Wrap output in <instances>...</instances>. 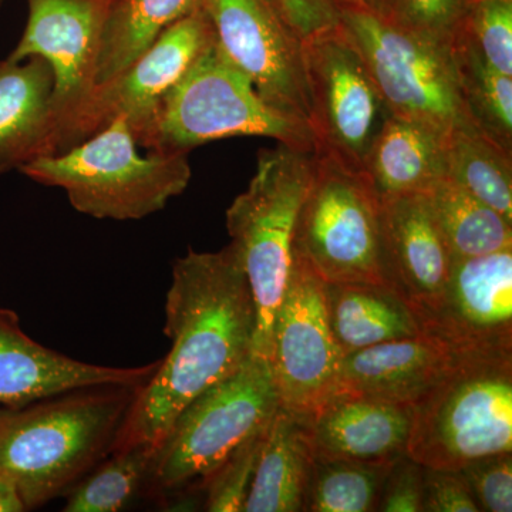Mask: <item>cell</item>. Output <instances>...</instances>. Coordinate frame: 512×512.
Listing matches in <instances>:
<instances>
[{
  "label": "cell",
  "instance_id": "ba28073f",
  "mask_svg": "<svg viewBox=\"0 0 512 512\" xmlns=\"http://www.w3.org/2000/svg\"><path fill=\"white\" fill-rule=\"evenodd\" d=\"M279 409L271 363L249 356L237 372L181 410L154 451L150 485L165 491L200 490L204 481Z\"/></svg>",
  "mask_w": 512,
  "mask_h": 512
},
{
  "label": "cell",
  "instance_id": "8fae6325",
  "mask_svg": "<svg viewBox=\"0 0 512 512\" xmlns=\"http://www.w3.org/2000/svg\"><path fill=\"white\" fill-rule=\"evenodd\" d=\"M343 356L330 330L323 281L293 255L269 355L279 407L308 420L339 393Z\"/></svg>",
  "mask_w": 512,
  "mask_h": 512
},
{
  "label": "cell",
  "instance_id": "7a4b0ae2",
  "mask_svg": "<svg viewBox=\"0 0 512 512\" xmlns=\"http://www.w3.org/2000/svg\"><path fill=\"white\" fill-rule=\"evenodd\" d=\"M137 390L86 387L0 410V474L16 485L26 510L69 493L113 451Z\"/></svg>",
  "mask_w": 512,
  "mask_h": 512
},
{
  "label": "cell",
  "instance_id": "603a6c76",
  "mask_svg": "<svg viewBox=\"0 0 512 512\" xmlns=\"http://www.w3.org/2000/svg\"><path fill=\"white\" fill-rule=\"evenodd\" d=\"M323 295L330 330L343 355L423 335L412 308L386 286L323 282Z\"/></svg>",
  "mask_w": 512,
  "mask_h": 512
},
{
  "label": "cell",
  "instance_id": "74e56055",
  "mask_svg": "<svg viewBox=\"0 0 512 512\" xmlns=\"http://www.w3.org/2000/svg\"><path fill=\"white\" fill-rule=\"evenodd\" d=\"M360 2H362L363 8L370 10V12L384 20H389L396 0H360Z\"/></svg>",
  "mask_w": 512,
  "mask_h": 512
},
{
  "label": "cell",
  "instance_id": "83f0119b",
  "mask_svg": "<svg viewBox=\"0 0 512 512\" xmlns=\"http://www.w3.org/2000/svg\"><path fill=\"white\" fill-rule=\"evenodd\" d=\"M394 461L367 463L315 456L303 512L377 511Z\"/></svg>",
  "mask_w": 512,
  "mask_h": 512
},
{
  "label": "cell",
  "instance_id": "6da1fadb",
  "mask_svg": "<svg viewBox=\"0 0 512 512\" xmlns=\"http://www.w3.org/2000/svg\"><path fill=\"white\" fill-rule=\"evenodd\" d=\"M164 311L170 352L138 387L113 451L156 448L191 400L237 372L252 355L255 303L231 244L218 252L190 249L175 259Z\"/></svg>",
  "mask_w": 512,
  "mask_h": 512
},
{
  "label": "cell",
  "instance_id": "8992f818",
  "mask_svg": "<svg viewBox=\"0 0 512 512\" xmlns=\"http://www.w3.org/2000/svg\"><path fill=\"white\" fill-rule=\"evenodd\" d=\"M406 454L424 467L461 470L512 451V350L461 353L412 404Z\"/></svg>",
  "mask_w": 512,
  "mask_h": 512
},
{
  "label": "cell",
  "instance_id": "484cf974",
  "mask_svg": "<svg viewBox=\"0 0 512 512\" xmlns=\"http://www.w3.org/2000/svg\"><path fill=\"white\" fill-rule=\"evenodd\" d=\"M458 92L474 126L512 153V77L493 69L460 30L451 42Z\"/></svg>",
  "mask_w": 512,
  "mask_h": 512
},
{
  "label": "cell",
  "instance_id": "9a60e30c",
  "mask_svg": "<svg viewBox=\"0 0 512 512\" xmlns=\"http://www.w3.org/2000/svg\"><path fill=\"white\" fill-rule=\"evenodd\" d=\"M417 320L457 353L512 350V248L454 258L439 301Z\"/></svg>",
  "mask_w": 512,
  "mask_h": 512
},
{
  "label": "cell",
  "instance_id": "5bb4252c",
  "mask_svg": "<svg viewBox=\"0 0 512 512\" xmlns=\"http://www.w3.org/2000/svg\"><path fill=\"white\" fill-rule=\"evenodd\" d=\"M215 42L274 109L311 126L302 39L269 0H201Z\"/></svg>",
  "mask_w": 512,
  "mask_h": 512
},
{
  "label": "cell",
  "instance_id": "4316f807",
  "mask_svg": "<svg viewBox=\"0 0 512 512\" xmlns=\"http://www.w3.org/2000/svg\"><path fill=\"white\" fill-rule=\"evenodd\" d=\"M511 156L480 130H456L447 141V177L512 222Z\"/></svg>",
  "mask_w": 512,
  "mask_h": 512
},
{
  "label": "cell",
  "instance_id": "9c48e42d",
  "mask_svg": "<svg viewBox=\"0 0 512 512\" xmlns=\"http://www.w3.org/2000/svg\"><path fill=\"white\" fill-rule=\"evenodd\" d=\"M339 15L392 116L447 136L478 130L458 92L451 46L407 32L363 6H339Z\"/></svg>",
  "mask_w": 512,
  "mask_h": 512
},
{
  "label": "cell",
  "instance_id": "52a82bcc",
  "mask_svg": "<svg viewBox=\"0 0 512 512\" xmlns=\"http://www.w3.org/2000/svg\"><path fill=\"white\" fill-rule=\"evenodd\" d=\"M292 252L326 284L392 289L384 261L380 197L365 171L315 148Z\"/></svg>",
  "mask_w": 512,
  "mask_h": 512
},
{
  "label": "cell",
  "instance_id": "cb8c5ba5",
  "mask_svg": "<svg viewBox=\"0 0 512 512\" xmlns=\"http://www.w3.org/2000/svg\"><path fill=\"white\" fill-rule=\"evenodd\" d=\"M200 5L201 0H114L101 39L96 84L133 63L163 30Z\"/></svg>",
  "mask_w": 512,
  "mask_h": 512
},
{
  "label": "cell",
  "instance_id": "8d00e7d4",
  "mask_svg": "<svg viewBox=\"0 0 512 512\" xmlns=\"http://www.w3.org/2000/svg\"><path fill=\"white\" fill-rule=\"evenodd\" d=\"M26 505L20 497L18 488L8 477L0 474V512H22Z\"/></svg>",
  "mask_w": 512,
  "mask_h": 512
},
{
  "label": "cell",
  "instance_id": "d6986e66",
  "mask_svg": "<svg viewBox=\"0 0 512 512\" xmlns=\"http://www.w3.org/2000/svg\"><path fill=\"white\" fill-rule=\"evenodd\" d=\"M460 355L427 335L356 350L343 356L338 394L412 406L450 372Z\"/></svg>",
  "mask_w": 512,
  "mask_h": 512
},
{
  "label": "cell",
  "instance_id": "e0dca14e",
  "mask_svg": "<svg viewBox=\"0 0 512 512\" xmlns=\"http://www.w3.org/2000/svg\"><path fill=\"white\" fill-rule=\"evenodd\" d=\"M380 222L390 285L417 318L439 301L454 256L423 192L380 198Z\"/></svg>",
  "mask_w": 512,
  "mask_h": 512
},
{
  "label": "cell",
  "instance_id": "ac0fdd59",
  "mask_svg": "<svg viewBox=\"0 0 512 512\" xmlns=\"http://www.w3.org/2000/svg\"><path fill=\"white\" fill-rule=\"evenodd\" d=\"M410 404L336 394L305 420L316 457L383 463L406 456Z\"/></svg>",
  "mask_w": 512,
  "mask_h": 512
},
{
  "label": "cell",
  "instance_id": "277c9868",
  "mask_svg": "<svg viewBox=\"0 0 512 512\" xmlns=\"http://www.w3.org/2000/svg\"><path fill=\"white\" fill-rule=\"evenodd\" d=\"M126 120L70 150L33 158L19 168L30 180L62 188L74 210L97 220L137 221L164 210L187 190L188 154L138 153Z\"/></svg>",
  "mask_w": 512,
  "mask_h": 512
},
{
  "label": "cell",
  "instance_id": "f546056e",
  "mask_svg": "<svg viewBox=\"0 0 512 512\" xmlns=\"http://www.w3.org/2000/svg\"><path fill=\"white\" fill-rule=\"evenodd\" d=\"M266 427L239 444L204 481L205 511L244 512Z\"/></svg>",
  "mask_w": 512,
  "mask_h": 512
},
{
  "label": "cell",
  "instance_id": "5b68a950",
  "mask_svg": "<svg viewBox=\"0 0 512 512\" xmlns=\"http://www.w3.org/2000/svg\"><path fill=\"white\" fill-rule=\"evenodd\" d=\"M313 151L279 144L261 150L247 191L227 211L231 245L247 276L256 312L252 355L269 360L272 329L293 262V234L311 180Z\"/></svg>",
  "mask_w": 512,
  "mask_h": 512
},
{
  "label": "cell",
  "instance_id": "f1b7e54d",
  "mask_svg": "<svg viewBox=\"0 0 512 512\" xmlns=\"http://www.w3.org/2000/svg\"><path fill=\"white\" fill-rule=\"evenodd\" d=\"M154 451L134 446L113 451V457L90 471L69 491L64 512H117L124 510L150 485Z\"/></svg>",
  "mask_w": 512,
  "mask_h": 512
},
{
  "label": "cell",
  "instance_id": "ab89813d",
  "mask_svg": "<svg viewBox=\"0 0 512 512\" xmlns=\"http://www.w3.org/2000/svg\"><path fill=\"white\" fill-rule=\"evenodd\" d=\"M476 2H481V0H470V5H471V3H476ZM503 2H512V0H503Z\"/></svg>",
  "mask_w": 512,
  "mask_h": 512
},
{
  "label": "cell",
  "instance_id": "f35d334b",
  "mask_svg": "<svg viewBox=\"0 0 512 512\" xmlns=\"http://www.w3.org/2000/svg\"><path fill=\"white\" fill-rule=\"evenodd\" d=\"M338 6H362L360 0H336Z\"/></svg>",
  "mask_w": 512,
  "mask_h": 512
},
{
  "label": "cell",
  "instance_id": "1f68e13d",
  "mask_svg": "<svg viewBox=\"0 0 512 512\" xmlns=\"http://www.w3.org/2000/svg\"><path fill=\"white\" fill-rule=\"evenodd\" d=\"M470 0H396L389 22L407 32L451 46Z\"/></svg>",
  "mask_w": 512,
  "mask_h": 512
},
{
  "label": "cell",
  "instance_id": "7402d4cb",
  "mask_svg": "<svg viewBox=\"0 0 512 512\" xmlns=\"http://www.w3.org/2000/svg\"><path fill=\"white\" fill-rule=\"evenodd\" d=\"M313 463L305 420L279 407L266 427L244 512H303Z\"/></svg>",
  "mask_w": 512,
  "mask_h": 512
},
{
  "label": "cell",
  "instance_id": "836d02e7",
  "mask_svg": "<svg viewBox=\"0 0 512 512\" xmlns=\"http://www.w3.org/2000/svg\"><path fill=\"white\" fill-rule=\"evenodd\" d=\"M476 498L461 470L424 467L423 512H478Z\"/></svg>",
  "mask_w": 512,
  "mask_h": 512
},
{
  "label": "cell",
  "instance_id": "d4e9b609",
  "mask_svg": "<svg viewBox=\"0 0 512 512\" xmlns=\"http://www.w3.org/2000/svg\"><path fill=\"white\" fill-rule=\"evenodd\" d=\"M426 194L454 258H474L512 248V222L450 178L439 181Z\"/></svg>",
  "mask_w": 512,
  "mask_h": 512
},
{
  "label": "cell",
  "instance_id": "4fadbf2b",
  "mask_svg": "<svg viewBox=\"0 0 512 512\" xmlns=\"http://www.w3.org/2000/svg\"><path fill=\"white\" fill-rule=\"evenodd\" d=\"M25 32L10 53L12 62L37 56L55 74L45 156L96 86L104 28L114 0H28Z\"/></svg>",
  "mask_w": 512,
  "mask_h": 512
},
{
  "label": "cell",
  "instance_id": "4dcf8cb0",
  "mask_svg": "<svg viewBox=\"0 0 512 512\" xmlns=\"http://www.w3.org/2000/svg\"><path fill=\"white\" fill-rule=\"evenodd\" d=\"M458 30L493 69L512 77V2L471 3Z\"/></svg>",
  "mask_w": 512,
  "mask_h": 512
},
{
  "label": "cell",
  "instance_id": "44dd1931",
  "mask_svg": "<svg viewBox=\"0 0 512 512\" xmlns=\"http://www.w3.org/2000/svg\"><path fill=\"white\" fill-rule=\"evenodd\" d=\"M448 137L419 121L390 116L363 168L377 195L426 194L447 178Z\"/></svg>",
  "mask_w": 512,
  "mask_h": 512
},
{
  "label": "cell",
  "instance_id": "2e32d148",
  "mask_svg": "<svg viewBox=\"0 0 512 512\" xmlns=\"http://www.w3.org/2000/svg\"><path fill=\"white\" fill-rule=\"evenodd\" d=\"M160 362L111 367L72 359L35 342L23 332L18 313L0 306V406L6 409L86 387H140Z\"/></svg>",
  "mask_w": 512,
  "mask_h": 512
},
{
  "label": "cell",
  "instance_id": "e575fe53",
  "mask_svg": "<svg viewBox=\"0 0 512 512\" xmlns=\"http://www.w3.org/2000/svg\"><path fill=\"white\" fill-rule=\"evenodd\" d=\"M423 471L407 454L397 458L384 480L377 511L423 512Z\"/></svg>",
  "mask_w": 512,
  "mask_h": 512
},
{
  "label": "cell",
  "instance_id": "d590c367",
  "mask_svg": "<svg viewBox=\"0 0 512 512\" xmlns=\"http://www.w3.org/2000/svg\"><path fill=\"white\" fill-rule=\"evenodd\" d=\"M301 39L318 35L340 23L336 0H269Z\"/></svg>",
  "mask_w": 512,
  "mask_h": 512
},
{
  "label": "cell",
  "instance_id": "30bf717a",
  "mask_svg": "<svg viewBox=\"0 0 512 512\" xmlns=\"http://www.w3.org/2000/svg\"><path fill=\"white\" fill-rule=\"evenodd\" d=\"M316 148L363 171L392 114L365 60L342 25L302 40Z\"/></svg>",
  "mask_w": 512,
  "mask_h": 512
},
{
  "label": "cell",
  "instance_id": "60d3db41",
  "mask_svg": "<svg viewBox=\"0 0 512 512\" xmlns=\"http://www.w3.org/2000/svg\"><path fill=\"white\" fill-rule=\"evenodd\" d=\"M6 0H0V8H2L3 3H5Z\"/></svg>",
  "mask_w": 512,
  "mask_h": 512
},
{
  "label": "cell",
  "instance_id": "3957f363",
  "mask_svg": "<svg viewBox=\"0 0 512 512\" xmlns=\"http://www.w3.org/2000/svg\"><path fill=\"white\" fill-rule=\"evenodd\" d=\"M239 136L274 138L305 151L316 148L312 127L269 106L214 36L158 100L136 141L153 153L188 154L202 144Z\"/></svg>",
  "mask_w": 512,
  "mask_h": 512
},
{
  "label": "cell",
  "instance_id": "d6a6232c",
  "mask_svg": "<svg viewBox=\"0 0 512 512\" xmlns=\"http://www.w3.org/2000/svg\"><path fill=\"white\" fill-rule=\"evenodd\" d=\"M461 471L480 511H512V451L480 458Z\"/></svg>",
  "mask_w": 512,
  "mask_h": 512
},
{
  "label": "cell",
  "instance_id": "ffe728a7",
  "mask_svg": "<svg viewBox=\"0 0 512 512\" xmlns=\"http://www.w3.org/2000/svg\"><path fill=\"white\" fill-rule=\"evenodd\" d=\"M55 74L42 57L0 60V175L45 156Z\"/></svg>",
  "mask_w": 512,
  "mask_h": 512
},
{
  "label": "cell",
  "instance_id": "7c38bea8",
  "mask_svg": "<svg viewBox=\"0 0 512 512\" xmlns=\"http://www.w3.org/2000/svg\"><path fill=\"white\" fill-rule=\"evenodd\" d=\"M212 40L214 29L201 8L168 26L133 63L94 86L57 140L53 154L83 143L119 117L126 120L136 138L158 100L181 79Z\"/></svg>",
  "mask_w": 512,
  "mask_h": 512
}]
</instances>
